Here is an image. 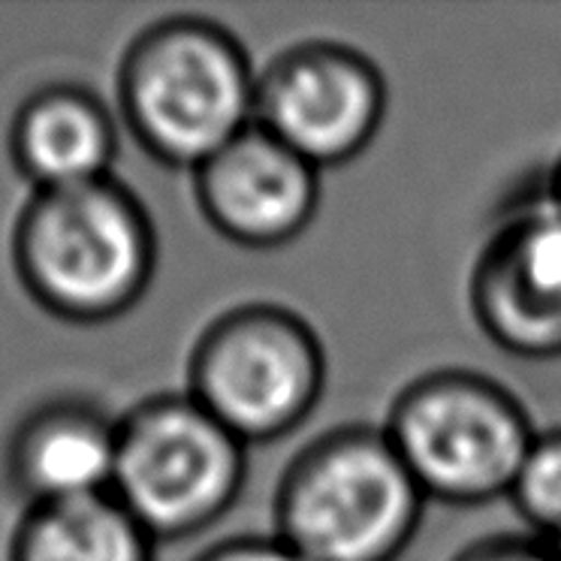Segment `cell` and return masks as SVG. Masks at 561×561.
Here are the masks:
<instances>
[{
	"mask_svg": "<svg viewBox=\"0 0 561 561\" xmlns=\"http://www.w3.org/2000/svg\"><path fill=\"white\" fill-rule=\"evenodd\" d=\"M191 175L208 227L248 251L294 244L314 224L323 196V172L256 124Z\"/></svg>",
	"mask_w": 561,
	"mask_h": 561,
	"instance_id": "9",
	"label": "cell"
},
{
	"mask_svg": "<svg viewBox=\"0 0 561 561\" xmlns=\"http://www.w3.org/2000/svg\"><path fill=\"white\" fill-rule=\"evenodd\" d=\"M507 501L528 535L561 543V426L537 428Z\"/></svg>",
	"mask_w": 561,
	"mask_h": 561,
	"instance_id": "13",
	"label": "cell"
},
{
	"mask_svg": "<svg viewBox=\"0 0 561 561\" xmlns=\"http://www.w3.org/2000/svg\"><path fill=\"white\" fill-rule=\"evenodd\" d=\"M260 70L230 27L170 15L127 46L118 103L148 158L194 172L254 124Z\"/></svg>",
	"mask_w": 561,
	"mask_h": 561,
	"instance_id": "2",
	"label": "cell"
},
{
	"mask_svg": "<svg viewBox=\"0 0 561 561\" xmlns=\"http://www.w3.org/2000/svg\"><path fill=\"white\" fill-rule=\"evenodd\" d=\"M453 561H561V552L535 535H492L474 540Z\"/></svg>",
	"mask_w": 561,
	"mask_h": 561,
	"instance_id": "14",
	"label": "cell"
},
{
	"mask_svg": "<svg viewBox=\"0 0 561 561\" xmlns=\"http://www.w3.org/2000/svg\"><path fill=\"white\" fill-rule=\"evenodd\" d=\"M387 103L383 70L366 51L339 39H302L256 76L254 124L323 172L368 151Z\"/></svg>",
	"mask_w": 561,
	"mask_h": 561,
	"instance_id": "7",
	"label": "cell"
},
{
	"mask_svg": "<svg viewBox=\"0 0 561 561\" xmlns=\"http://www.w3.org/2000/svg\"><path fill=\"white\" fill-rule=\"evenodd\" d=\"M543 196H547V203L552 208H556V215L561 218V154L559 160H556V167H552V172H549V179L543 182Z\"/></svg>",
	"mask_w": 561,
	"mask_h": 561,
	"instance_id": "16",
	"label": "cell"
},
{
	"mask_svg": "<svg viewBox=\"0 0 561 561\" xmlns=\"http://www.w3.org/2000/svg\"><path fill=\"white\" fill-rule=\"evenodd\" d=\"M383 432L428 501L480 507L507 499L537 428L501 380L432 368L392 399Z\"/></svg>",
	"mask_w": 561,
	"mask_h": 561,
	"instance_id": "4",
	"label": "cell"
},
{
	"mask_svg": "<svg viewBox=\"0 0 561 561\" xmlns=\"http://www.w3.org/2000/svg\"><path fill=\"white\" fill-rule=\"evenodd\" d=\"M118 420L85 396H51L19 416L3 447L7 483L27 507L106 495Z\"/></svg>",
	"mask_w": 561,
	"mask_h": 561,
	"instance_id": "10",
	"label": "cell"
},
{
	"mask_svg": "<svg viewBox=\"0 0 561 561\" xmlns=\"http://www.w3.org/2000/svg\"><path fill=\"white\" fill-rule=\"evenodd\" d=\"M428 499L383 426L347 423L308 440L272 499V535L308 561H399Z\"/></svg>",
	"mask_w": 561,
	"mask_h": 561,
	"instance_id": "3",
	"label": "cell"
},
{
	"mask_svg": "<svg viewBox=\"0 0 561 561\" xmlns=\"http://www.w3.org/2000/svg\"><path fill=\"white\" fill-rule=\"evenodd\" d=\"M248 447L187 392H160L118 420L110 495L154 540H184L232 511Z\"/></svg>",
	"mask_w": 561,
	"mask_h": 561,
	"instance_id": "6",
	"label": "cell"
},
{
	"mask_svg": "<svg viewBox=\"0 0 561 561\" xmlns=\"http://www.w3.org/2000/svg\"><path fill=\"white\" fill-rule=\"evenodd\" d=\"M477 330L528 363L561 356V218L543 191L513 203L468 275Z\"/></svg>",
	"mask_w": 561,
	"mask_h": 561,
	"instance_id": "8",
	"label": "cell"
},
{
	"mask_svg": "<svg viewBox=\"0 0 561 561\" xmlns=\"http://www.w3.org/2000/svg\"><path fill=\"white\" fill-rule=\"evenodd\" d=\"M118 124L85 85L58 82L22 100L10 124V158L34 191L110 179Z\"/></svg>",
	"mask_w": 561,
	"mask_h": 561,
	"instance_id": "11",
	"label": "cell"
},
{
	"mask_svg": "<svg viewBox=\"0 0 561 561\" xmlns=\"http://www.w3.org/2000/svg\"><path fill=\"white\" fill-rule=\"evenodd\" d=\"M13 266L46 314L76 327L124 318L148 294L158 232L118 179L34 191L13 227Z\"/></svg>",
	"mask_w": 561,
	"mask_h": 561,
	"instance_id": "1",
	"label": "cell"
},
{
	"mask_svg": "<svg viewBox=\"0 0 561 561\" xmlns=\"http://www.w3.org/2000/svg\"><path fill=\"white\" fill-rule=\"evenodd\" d=\"M194 561H308L278 535H239L218 540Z\"/></svg>",
	"mask_w": 561,
	"mask_h": 561,
	"instance_id": "15",
	"label": "cell"
},
{
	"mask_svg": "<svg viewBox=\"0 0 561 561\" xmlns=\"http://www.w3.org/2000/svg\"><path fill=\"white\" fill-rule=\"evenodd\" d=\"M327 375V347L299 311L242 302L196 335L184 392L244 447H254L306 426L323 399Z\"/></svg>",
	"mask_w": 561,
	"mask_h": 561,
	"instance_id": "5",
	"label": "cell"
},
{
	"mask_svg": "<svg viewBox=\"0 0 561 561\" xmlns=\"http://www.w3.org/2000/svg\"><path fill=\"white\" fill-rule=\"evenodd\" d=\"M154 543L106 492L27 507L10 540V561H154Z\"/></svg>",
	"mask_w": 561,
	"mask_h": 561,
	"instance_id": "12",
	"label": "cell"
}]
</instances>
